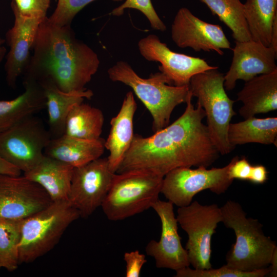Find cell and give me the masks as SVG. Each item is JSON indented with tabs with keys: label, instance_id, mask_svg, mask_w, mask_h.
I'll use <instances>...</instances> for the list:
<instances>
[{
	"label": "cell",
	"instance_id": "obj_38",
	"mask_svg": "<svg viewBox=\"0 0 277 277\" xmlns=\"http://www.w3.org/2000/svg\"><path fill=\"white\" fill-rule=\"evenodd\" d=\"M268 268L270 271L268 276L276 277L277 276V248L273 253Z\"/></svg>",
	"mask_w": 277,
	"mask_h": 277
},
{
	"label": "cell",
	"instance_id": "obj_21",
	"mask_svg": "<svg viewBox=\"0 0 277 277\" xmlns=\"http://www.w3.org/2000/svg\"><path fill=\"white\" fill-rule=\"evenodd\" d=\"M24 92L10 100L0 101V134L46 108V98L40 84L25 78Z\"/></svg>",
	"mask_w": 277,
	"mask_h": 277
},
{
	"label": "cell",
	"instance_id": "obj_25",
	"mask_svg": "<svg viewBox=\"0 0 277 277\" xmlns=\"http://www.w3.org/2000/svg\"><path fill=\"white\" fill-rule=\"evenodd\" d=\"M104 117L98 108L83 102L75 104L66 120L64 134L82 139L101 137Z\"/></svg>",
	"mask_w": 277,
	"mask_h": 277
},
{
	"label": "cell",
	"instance_id": "obj_6",
	"mask_svg": "<svg viewBox=\"0 0 277 277\" xmlns=\"http://www.w3.org/2000/svg\"><path fill=\"white\" fill-rule=\"evenodd\" d=\"M163 177L144 170L115 173L101 205L105 215L121 221L152 208L159 199Z\"/></svg>",
	"mask_w": 277,
	"mask_h": 277
},
{
	"label": "cell",
	"instance_id": "obj_39",
	"mask_svg": "<svg viewBox=\"0 0 277 277\" xmlns=\"http://www.w3.org/2000/svg\"><path fill=\"white\" fill-rule=\"evenodd\" d=\"M5 40L0 37V64L6 56V48L4 46Z\"/></svg>",
	"mask_w": 277,
	"mask_h": 277
},
{
	"label": "cell",
	"instance_id": "obj_3",
	"mask_svg": "<svg viewBox=\"0 0 277 277\" xmlns=\"http://www.w3.org/2000/svg\"><path fill=\"white\" fill-rule=\"evenodd\" d=\"M222 223L232 229L235 243L226 255V266L244 272H250L268 267L276 243L266 236L263 225L258 220L247 217L238 202L229 200L221 208Z\"/></svg>",
	"mask_w": 277,
	"mask_h": 277
},
{
	"label": "cell",
	"instance_id": "obj_15",
	"mask_svg": "<svg viewBox=\"0 0 277 277\" xmlns=\"http://www.w3.org/2000/svg\"><path fill=\"white\" fill-rule=\"evenodd\" d=\"M173 205L168 201L159 199L152 206L161 220V235L159 241H150L145 250L148 255L153 258L157 268L176 271L189 267L190 263L187 251L183 247L178 233Z\"/></svg>",
	"mask_w": 277,
	"mask_h": 277
},
{
	"label": "cell",
	"instance_id": "obj_19",
	"mask_svg": "<svg viewBox=\"0 0 277 277\" xmlns=\"http://www.w3.org/2000/svg\"><path fill=\"white\" fill-rule=\"evenodd\" d=\"M237 101L243 103L239 114L244 119L276 110L277 70L245 82L243 88L237 93Z\"/></svg>",
	"mask_w": 277,
	"mask_h": 277
},
{
	"label": "cell",
	"instance_id": "obj_1",
	"mask_svg": "<svg viewBox=\"0 0 277 277\" xmlns=\"http://www.w3.org/2000/svg\"><path fill=\"white\" fill-rule=\"evenodd\" d=\"M189 91L184 113L171 124L148 137L134 135L116 173L144 170L164 177L179 167H209L219 157L208 128L202 122L201 106L192 103Z\"/></svg>",
	"mask_w": 277,
	"mask_h": 277
},
{
	"label": "cell",
	"instance_id": "obj_33",
	"mask_svg": "<svg viewBox=\"0 0 277 277\" xmlns=\"http://www.w3.org/2000/svg\"><path fill=\"white\" fill-rule=\"evenodd\" d=\"M124 260L126 263V277H139L142 268L147 262L145 255L138 250L125 252Z\"/></svg>",
	"mask_w": 277,
	"mask_h": 277
},
{
	"label": "cell",
	"instance_id": "obj_14",
	"mask_svg": "<svg viewBox=\"0 0 277 277\" xmlns=\"http://www.w3.org/2000/svg\"><path fill=\"white\" fill-rule=\"evenodd\" d=\"M171 36L179 47L190 48L196 52L214 51L222 55L223 49H231L220 26L201 20L185 7L180 9L174 17Z\"/></svg>",
	"mask_w": 277,
	"mask_h": 277
},
{
	"label": "cell",
	"instance_id": "obj_35",
	"mask_svg": "<svg viewBox=\"0 0 277 277\" xmlns=\"http://www.w3.org/2000/svg\"><path fill=\"white\" fill-rule=\"evenodd\" d=\"M268 173L264 165L252 166L248 181L256 184H263L268 180Z\"/></svg>",
	"mask_w": 277,
	"mask_h": 277
},
{
	"label": "cell",
	"instance_id": "obj_22",
	"mask_svg": "<svg viewBox=\"0 0 277 277\" xmlns=\"http://www.w3.org/2000/svg\"><path fill=\"white\" fill-rule=\"evenodd\" d=\"M73 167L44 155L39 163L24 176L37 184L53 202L68 200Z\"/></svg>",
	"mask_w": 277,
	"mask_h": 277
},
{
	"label": "cell",
	"instance_id": "obj_7",
	"mask_svg": "<svg viewBox=\"0 0 277 277\" xmlns=\"http://www.w3.org/2000/svg\"><path fill=\"white\" fill-rule=\"evenodd\" d=\"M224 82V74L217 67L193 75L189 89L205 111L206 126L213 144L220 154L226 155L234 148L228 141L227 132L236 113L233 110L235 101L227 95Z\"/></svg>",
	"mask_w": 277,
	"mask_h": 277
},
{
	"label": "cell",
	"instance_id": "obj_28",
	"mask_svg": "<svg viewBox=\"0 0 277 277\" xmlns=\"http://www.w3.org/2000/svg\"><path fill=\"white\" fill-rule=\"evenodd\" d=\"M23 219L0 218V265L9 271L18 267Z\"/></svg>",
	"mask_w": 277,
	"mask_h": 277
},
{
	"label": "cell",
	"instance_id": "obj_4",
	"mask_svg": "<svg viewBox=\"0 0 277 277\" xmlns=\"http://www.w3.org/2000/svg\"><path fill=\"white\" fill-rule=\"evenodd\" d=\"M109 78L129 86L143 103L153 119L155 132L168 125L174 109L186 103L189 93V85L171 84L162 72L144 78L138 75L128 63L120 61L108 70Z\"/></svg>",
	"mask_w": 277,
	"mask_h": 277
},
{
	"label": "cell",
	"instance_id": "obj_13",
	"mask_svg": "<svg viewBox=\"0 0 277 277\" xmlns=\"http://www.w3.org/2000/svg\"><path fill=\"white\" fill-rule=\"evenodd\" d=\"M137 45L139 51L144 58L161 64L159 67L160 71L174 86L189 85L193 75L217 67L209 65L203 58L171 50L154 34H149L141 39Z\"/></svg>",
	"mask_w": 277,
	"mask_h": 277
},
{
	"label": "cell",
	"instance_id": "obj_26",
	"mask_svg": "<svg viewBox=\"0 0 277 277\" xmlns=\"http://www.w3.org/2000/svg\"><path fill=\"white\" fill-rule=\"evenodd\" d=\"M243 6L251 39L269 47L277 0H246Z\"/></svg>",
	"mask_w": 277,
	"mask_h": 277
},
{
	"label": "cell",
	"instance_id": "obj_40",
	"mask_svg": "<svg viewBox=\"0 0 277 277\" xmlns=\"http://www.w3.org/2000/svg\"><path fill=\"white\" fill-rule=\"evenodd\" d=\"M1 265H0V268H1Z\"/></svg>",
	"mask_w": 277,
	"mask_h": 277
},
{
	"label": "cell",
	"instance_id": "obj_36",
	"mask_svg": "<svg viewBox=\"0 0 277 277\" xmlns=\"http://www.w3.org/2000/svg\"><path fill=\"white\" fill-rule=\"evenodd\" d=\"M22 171L0 157V174L20 175Z\"/></svg>",
	"mask_w": 277,
	"mask_h": 277
},
{
	"label": "cell",
	"instance_id": "obj_37",
	"mask_svg": "<svg viewBox=\"0 0 277 277\" xmlns=\"http://www.w3.org/2000/svg\"><path fill=\"white\" fill-rule=\"evenodd\" d=\"M274 51L277 52V16H276L272 25L270 46Z\"/></svg>",
	"mask_w": 277,
	"mask_h": 277
},
{
	"label": "cell",
	"instance_id": "obj_9",
	"mask_svg": "<svg viewBox=\"0 0 277 277\" xmlns=\"http://www.w3.org/2000/svg\"><path fill=\"white\" fill-rule=\"evenodd\" d=\"M51 138L42 121L30 116L0 134V157L26 172L42 159Z\"/></svg>",
	"mask_w": 277,
	"mask_h": 277
},
{
	"label": "cell",
	"instance_id": "obj_2",
	"mask_svg": "<svg viewBox=\"0 0 277 277\" xmlns=\"http://www.w3.org/2000/svg\"><path fill=\"white\" fill-rule=\"evenodd\" d=\"M24 78L49 82L64 92L82 91L97 72V54L77 39L71 25L58 26L47 17L40 23Z\"/></svg>",
	"mask_w": 277,
	"mask_h": 277
},
{
	"label": "cell",
	"instance_id": "obj_30",
	"mask_svg": "<svg viewBox=\"0 0 277 277\" xmlns=\"http://www.w3.org/2000/svg\"><path fill=\"white\" fill-rule=\"evenodd\" d=\"M95 0H58L56 8L48 17L52 23L60 26L71 25L77 13L89 3ZM121 2L123 0H112Z\"/></svg>",
	"mask_w": 277,
	"mask_h": 277
},
{
	"label": "cell",
	"instance_id": "obj_5",
	"mask_svg": "<svg viewBox=\"0 0 277 277\" xmlns=\"http://www.w3.org/2000/svg\"><path fill=\"white\" fill-rule=\"evenodd\" d=\"M80 217L78 211L67 200L52 202L23 219L19 264L32 262L51 250L68 226Z\"/></svg>",
	"mask_w": 277,
	"mask_h": 277
},
{
	"label": "cell",
	"instance_id": "obj_20",
	"mask_svg": "<svg viewBox=\"0 0 277 277\" xmlns=\"http://www.w3.org/2000/svg\"><path fill=\"white\" fill-rule=\"evenodd\" d=\"M105 141L101 137L87 140L64 134L51 138L44 154L77 167L101 157L105 149Z\"/></svg>",
	"mask_w": 277,
	"mask_h": 277
},
{
	"label": "cell",
	"instance_id": "obj_24",
	"mask_svg": "<svg viewBox=\"0 0 277 277\" xmlns=\"http://www.w3.org/2000/svg\"><path fill=\"white\" fill-rule=\"evenodd\" d=\"M227 136L234 148L238 145L252 143L276 146L277 117L253 116L238 123H230Z\"/></svg>",
	"mask_w": 277,
	"mask_h": 277
},
{
	"label": "cell",
	"instance_id": "obj_27",
	"mask_svg": "<svg viewBox=\"0 0 277 277\" xmlns=\"http://www.w3.org/2000/svg\"><path fill=\"white\" fill-rule=\"evenodd\" d=\"M232 31L238 42L251 39L245 17L244 6L240 0H200Z\"/></svg>",
	"mask_w": 277,
	"mask_h": 277
},
{
	"label": "cell",
	"instance_id": "obj_34",
	"mask_svg": "<svg viewBox=\"0 0 277 277\" xmlns=\"http://www.w3.org/2000/svg\"><path fill=\"white\" fill-rule=\"evenodd\" d=\"M231 161L228 170L229 177L233 180L248 181L252 167L249 161L245 157L240 159L238 156L233 157Z\"/></svg>",
	"mask_w": 277,
	"mask_h": 277
},
{
	"label": "cell",
	"instance_id": "obj_32",
	"mask_svg": "<svg viewBox=\"0 0 277 277\" xmlns=\"http://www.w3.org/2000/svg\"><path fill=\"white\" fill-rule=\"evenodd\" d=\"M51 0H13V6L22 15L44 19L50 6Z\"/></svg>",
	"mask_w": 277,
	"mask_h": 277
},
{
	"label": "cell",
	"instance_id": "obj_23",
	"mask_svg": "<svg viewBox=\"0 0 277 277\" xmlns=\"http://www.w3.org/2000/svg\"><path fill=\"white\" fill-rule=\"evenodd\" d=\"M39 83L44 90L46 98L48 130L52 138L58 137L64 134L66 120L72 106L83 102L85 98H91L93 93L87 89L67 92L60 90L51 83Z\"/></svg>",
	"mask_w": 277,
	"mask_h": 277
},
{
	"label": "cell",
	"instance_id": "obj_12",
	"mask_svg": "<svg viewBox=\"0 0 277 277\" xmlns=\"http://www.w3.org/2000/svg\"><path fill=\"white\" fill-rule=\"evenodd\" d=\"M52 202L42 187L24 175L0 174V218L24 219Z\"/></svg>",
	"mask_w": 277,
	"mask_h": 277
},
{
	"label": "cell",
	"instance_id": "obj_8",
	"mask_svg": "<svg viewBox=\"0 0 277 277\" xmlns=\"http://www.w3.org/2000/svg\"><path fill=\"white\" fill-rule=\"evenodd\" d=\"M176 219L188 235L185 246L190 265L193 268H212L211 239L223 217L216 204L202 205L196 201L179 207Z\"/></svg>",
	"mask_w": 277,
	"mask_h": 277
},
{
	"label": "cell",
	"instance_id": "obj_11",
	"mask_svg": "<svg viewBox=\"0 0 277 277\" xmlns=\"http://www.w3.org/2000/svg\"><path fill=\"white\" fill-rule=\"evenodd\" d=\"M115 173L110 170L107 157L73 168L68 200L80 216L87 217L101 206Z\"/></svg>",
	"mask_w": 277,
	"mask_h": 277
},
{
	"label": "cell",
	"instance_id": "obj_18",
	"mask_svg": "<svg viewBox=\"0 0 277 277\" xmlns=\"http://www.w3.org/2000/svg\"><path fill=\"white\" fill-rule=\"evenodd\" d=\"M133 93L127 92L118 113L110 121L109 134L105 141V149L110 170L116 173L128 150L133 138V117L136 110Z\"/></svg>",
	"mask_w": 277,
	"mask_h": 277
},
{
	"label": "cell",
	"instance_id": "obj_31",
	"mask_svg": "<svg viewBox=\"0 0 277 277\" xmlns=\"http://www.w3.org/2000/svg\"><path fill=\"white\" fill-rule=\"evenodd\" d=\"M127 8L140 11L148 19L153 29L162 32L166 30V25L158 16L151 0H126L121 5L114 9L111 13L114 16H121Z\"/></svg>",
	"mask_w": 277,
	"mask_h": 277
},
{
	"label": "cell",
	"instance_id": "obj_29",
	"mask_svg": "<svg viewBox=\"0 0 277 277\" xmlns=\"http://www.w3.org/2000/svg\"><path fill=\"white\" fill-rule=\"evenodd\" d=\"M268 267L244 272L228 268L226 265L217 269H191L187 267L176 271L175 277H264L269 273Z\"/></svg>",
	"mask_w": 277,
	"mask_h": 277
},
{
	"label": "cell",
	"instance_id": "obj_16",
	"mask_svg": "<svg viewBox=\"0 0 277 277\" xmlns=\"http://www.w3.org/2000/svg\"><path fill=\"white\" fill-rule=\"evenodd\" d=\"M277 52L270 47L250 39L235 41L229 70L224 75L225 90H233L238 80L248 81L254 77L277 70Z\"/></svg>",
	"mask_w": 277,
	"mask_h": 277
},
{
	"label": "cell",
	"instance_id": "obj_17",
	"mask_svg": "<svg viewBox=\"0 0 277 277\" xmlns=\"http://www.w3.org/2000/svg\"><path fill=\"white\" fill-rule=\"evenodd\" d=\"M11 6L14 22L6 34L5 40L10 49L6 57L4 68L8 85L14 87L28 63L39 25L44 18L22 15L13 6Z\"/></svg>",
	"mask_w": 277,
	"mask_h": 277
},
{
	"label": "cell",
	"instance_id": "obj_10",
	"mask_svg": "<svg viewBox=\"0 0 277 277\" xmlns=\"http://www.w3.org/2000/svg\"><path fill=\"white\" fill-rule=\"evenodd\" d=\"M231 163V160L223 167L210 169L204 167L174 169L164 176L161 193L179 207L189 205L194 196L204 190L218 195L224 193L233 181L228 176Z\"/></svg>",
	"mask_w": 277,
	"mask_h": 277
}]
</instances>
